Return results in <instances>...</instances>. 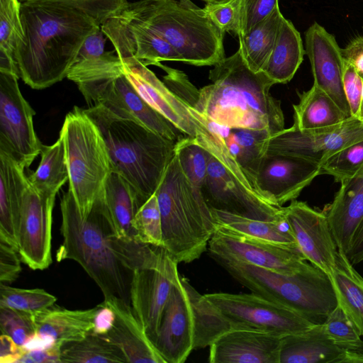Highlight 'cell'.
I'll use <instances>...</instances> for the list:
<instances>
[{
	"label": "cell",
	"instance_id": "obj_1",
	"mask_svg": "<svg viewBox=\"0 0 363 363\" xmlns=\"http://www.w3.org/2000/svg\"><path fill=\"white\" fill-rule=\"evenodd\" d=\"M163 82L184 104L224 128L266 130L272 135L284 129L280 101L270 94L276 82L264 72H255L238 50L210 70L211 83L197 89L182 71L167 67Z\"/></svg>",
	"mask_w": 363,
	"mask_h": 363
},
{
	"label": "cell",
	"instance_id": "obj_2",
	"mask_svg": "<svg viewBox=\"0 0 363 363\" xmlns=\"http://www.w3.org/2000/svg\"><path fill=\"white\" fill-rule=\"evenodd\" d=\"M21 18L24 38L15 60L19 76L34 89L67 77L86 38L101 28L89 15L53 2H21Z\"/></svg>",
	"mask_w": 363,
	"mask_h": 363
},
{
	"label": "cell",
	"instance_id": "obj_3",
	"mask_svg": "<svg viewBox=\"0 0 363 363\" xmlns=\"http://www.w3.org/2000/svg\"><path fill=\"white\" fill-rule=\"evenodd\" d=\"M60 209L63 242L56 253L57 260L72 259L79 263L99 286L104 300L118 298L130 305L133 272L115 250L118 234L104 191L86 217L82 216L69 189L61 199Z\"/></svg>",
	"mask_w": 363,
	"mask_h": 363
},
{
	"label": "cell",
	"instance_id": "obj_4",
	"mask_svg": "<svg viewBox=\"0 0 363 363\" xmlns=\"http://www.w3.org/2000/svg\"><path fill=\"white\" fill-rule=\"evenodd\" d=\"M187 1L139 0L127 2L114 17L149 29L164 38L184 63L214 66L225 57L223 33L203 9Z\"/></svg>",
	"mask_w": 363,
	"mask_h": 363
},
{
	"label": "cell",
	"instance_id": "obj_5",
	"mask_svg": "<svg viewBox=\"0 0 363 363\" xmlns=\"http://www.w3.org/2000/svg\"><path fill=\"white\" fill-rule=\"evenodd\" d=\"M84 111L104 138L112 171L120 174L147 200L155 193L175 154L176 143L135 120L117 116L101 105Z\"/></svg>",
	"mask_w": 363,
	"mask_h": 363
},
{
	"label": "cell",
	"instance_id": "obj_6",
	"mask_svg": "<svg viewBox=\"0 0 363 363\" xmlns=\"http://www.w3.org/2000/svg\"><path fill=\"white\" fill-rule=\"evenodd\" d=\"M155 194L160 210L163 247L177 263H189L207 250L215 230L201 189L182 170L176 154Z\"/></svg>",
	"mask_w": 363,
	"mask_h": 363
},
{
	"label": "cell",
	"instance_id": "obj_7",
	"mask_svg": "<svg viewBox=\"0 0 363 363\" xmlns=\"http://www.w3.org/2000/svg\"><path fill=\"white\" fill-rule=\"evenodd\" d=\"M217 262L240 284L258 294L322 324L337 306L330 276L312 264L294 274H285L246 263Z\"/></svg>",
	"mask_w": 363,
	"mask_h": 363
},
{
	"label": "cell",
	"instance_id": "obj_8",
	"mask_svg": "<svg viewBox=\"0 0 363 363\" xmlns=\"http://www.w3.org/2000/svg\"><path fill=\"white\" fill-rule=\"evenodd\" d=\"M60 136L65 148L69 189L86 217L112 172L108 148L98 127L77 106L67 114Z\"/></svg>",
	"mask_w": 363,
	"mask_h": 363
},
{
	"label": "cell",
	"instance_id": "obj_9",
	"mask_svg": "<svg viewBox=\"0 0 363 363\" xmlns=\"http://www.w3.org/2000/svg\"><path fill=\"white\" fill-rule=\"evenodd\" d=\"M204 295L238 328L259 330L284 337L316 325L293 309L252 292Z\"/></svg>",
	"mask_w": 363,
	"mask_h": 363
},
{
	"label": "cell",
	"instance_id": "obj_10",
	"mask_svg": "<svg viewBox=\"0 0 363 363\" xmlns=\"http://www.w3.org/2000/svg\"><path fill=\"white\" fill-rule=\"evenodd\" d=\"M18 77L0 70V152L25 169L40 154L43 144L34 130L35 112L20 91Z\"/></svg>",
	"mask_w": 363,
	"mask_h": 363
},
{
	"label": "cell",
	"instance_id": "obj_11",
	"mask_svg": "<svg viewBox=\"0 0 363 363\" xmlns=\"http://www.w3.org/2000/svg\"><path fill=\"white\" fill-rule=\"evenodd\" d=\"M201 191L211 210L262 220L285 219L283 206L265 201L211 153Z\"/></svg>",
	"mask_w": 363,
	"mask_h": 363
},
{
	"label": "cell",
	"instance_id": "obj_12",
	"mask_svg": "<svg viewBox=\"0 0 363 363\" xmlns=\"http://www.w3.org/2000/svg\"><path fill=\"white\" fill-rule=\"evenodd\" d=\"M208 250L216 262L246 263L285 274L299 272L311 264L299 248L245 237L218 227H215Z\"/></svg>",
	"mask_w": 363,
	"mask_h": 363
},
{
	"label": "cell",
	"instance_id": "obj_13",
	"mask_svg": "<svg viewBox=\"0 0 363 363\" xmlns=\"http://www.w3.org/2000/svg\"><path fill=\"white\" fill-rule=\"evenodd\" d=\"M177 264L162 247L153 263L133 272L130 305L152 342L171 292L180 280Z\"/></svg>",
	"mask_w": 363,
	"mask_h": 363
},
{
	"label": "cell",
	"instance_id": "obj_14",
	"mask_svg": "<svg viewBox=\"0 0 363 363\" xmlns=\"http://www.w3.org/2000/svg\"><path fill=\"white\" fill-rule=\"evenodd\" d=\"M78 88L89 107L101 105L174 143L185 135L145 101L124 73L104 82L79 85Z\"/></svg>",
	"mask_w": 363,
	"mask_h": 363
},
{
	"label": "cell",
	"instance_id": "obj_15",
	"mask_svg": "<svg viewBox=\"0 0 363 363\" xmlns=\"http://www.w3.org/2000/svg\"><path fill=\"white\" fill-rule=\"evenodd\" d=\"M320 165L297 155L266 150L252 182L255 191L265 201L282 207L296 199L320 175Z\"/></svg>",
	"mask_w": 363,
	"mask_h": 363
},
{
	"label": "cell",
	"instance_id": "obj_16",
	"mask_svg": "<svg viewBox=\"0 0 363 363\" xmlns=\"http://www.w3.org/2000/svg\"><path fill=\"white\" fill-rule=\"evenodd\" d=\"M362 140L363 121L350 117L323 128H284L267 140L266 150L297 155L321 165L340 150Z\"/></svg>",
	"mask_w": 363,
	"mask_h": 363
},
{
	"label": "cell",
	"instance_id": "obj_17",
	"mask_svg": "<svg viewBox=\"0 0 363 363\" xmlns=\"http://www.w3.org/2000/svg\"><path fill=\"white\" fill-rule=\"evenodd\" d=\"M55 196L37 191L29 183L23 197L18 228V255L33 270H43L52 263Z\"/></svg>",
	"mask_w": 363,
	"mask_h": 363
},
{
	"label": "cell",
	"instance_id": "obj_18",
	"mask_svg": "<svg viewBox=\"0 0 363 363\" xmlns=\"http://www.w3.org/2000/svg\"><path fill=\"white\" fill-rule=\"evenodd\" d=\"M282 210L306 259L330 276L339 250L325 212L296 199L289 206L282 207Z\"/></svg>",
	"mask_w": 363,
	"mask_h": 363
},
{
	"label": "cell",
	"instance_id": "obj_19",
	"mask_svg": "<svg viewBox=\"0 0 363 363\" xmlns=\"http://www.w3.org/2000/svg\"><path fill=\"white\" fill-rule=\"evenodd\" d=\"M121 60L124 75L145 101L184 135L196 138V124L188 106L135 57Z\"/></svg>",
	"mask_w": 363,
	"mask_h": 363
},
{
	"label": "cell",
	"instance_id": "obj_20",
	"mask_svg": "<svg viewBox=\"0 0 363 363\" xmlns=\"http://www.w3.org/2000/svg\"><path fill=\"white\" fill-rule=\"evenodd\" d=\"M152 344L165 363H183L194 350L192 311L181 277L163 311Z\"/></svg>",
	"mask_w": 363,
	"mask_h": 363
},
{
	"label": "cell",
	"instance_id": "obj_21",
	"mask_svg": "<svg viewBox=\"0 0 363 363\" xmlns=\"http://www.w3.org/2000/svg\"><path fill=\"white\" fill-rule=\"evenodd\" d=\"M305 40L313 84L326 92L346 116L351 117L343 90L345 60L335 37L314 23L305 33Z\"/></svg>",
	"mask_w": 363,
	"mask_h": 363
},
{
	"label": "cell",
	"instance_id": "obj_22",
	"mask_svg": "<svg viewBox=\"0 0 363 363\" xmlns=\"http://www.w3.org/2000/svg\"><path fill=\"white\" fill-rule=\"evenodd\" d=\"M281 336L252 328L234 329L209 346L211 363H280Z\"/></svg>",
	"mask_w": 363,
	"mask_h": 363
},
{
	"label": "cell",
	"instance_id": "obj_23",
	"mask_svg": "<svg viewBox=\"0 0 363 363\" xmlns=\"http://www.w3.org/2000/svg\"><path fill=\"white\" fill-rule=\"evenodd\" d=\"M101 29L121 58L133 55L145 66H156L162 61L183 62L164 38L145 28L126 23L112 16Z\"/></svg>",
	"mask_w": 363,
	"mask_h": 363
},
{
	"label": "cell",
	"instance_id": "obj_24",
	"mask_svg": "<svg viewBox=\"0 0 363 363\" xmlns=\"http://www.w3.org/2000/svg\"><path fill=\"white\" fill-rule=\"evenodd\" d=\"M104 301L115 311L116 320L110 331L101 336L116 346L127 362L165 363L131 306L118 298Z\"/></svg>",
	"mask_w": 363,
	"mask_h": 363
},
{
	"label": "cell",
	"instance_id": "obj_25",
	"mask_svg": "<svg viewBox=\"0 0 363 363\" xmlns=\"http://www.w3.org/2000/svg\"><path fill=\"white\" fill-rule=\"evenodd\" d=\"M338 250L346 255L363 218V165L340 187L325 211Z\"/></svg>",
	"mask_w": 363,
	"mask_h": 363
},
{
	"label": "cell",
	"instance_id": "obj_26",
	"mask_svg": "<svg viewBox=\"0 0 363 363\" xmlns=\"http://www.w3.org/2000/svg\"><path fill=\"white\" fill-rule=\"evenodd\" d=\"M28 184L24 169L6 154L0 152V241L18 251L20 212Z\"/></svg>",
	"mask_w": 363,
	"mask_h": 363
},
{
	"label": "cell",
	"instance_id": "obj_27",
	"mask_svg": "<svg viewBox=\"0 0 363 363\" xmlns=\"http://www.w3.org/2000/svg\"><path fill=\"white\" fill-rule=\"evenodd\" d=\"M345 352L326 335L322 324H316L282 337L280 363H344Z\"/></svg>",
	"mask_w": 363,
	"mask_h": 363
},
{
	"label": "cell",
	"instance_id": "obj_28",
	"mask_svg": "<svg viewBox=\"0 0 363 363\" xmlns=\"http://www.w3.org/2000/svg\"><path fill=\"white\" fill-rule=\"evenodd\" d=\"M97 308L69 310L53 304L33 314L36 333L61 345L81 340L92 333Z\"/></svg>",
	"mask_w": 363,
	"mask_h": 363
},
{
	"label": "cell",
	"instance_id": "obj_29",
	"mask_svg": "<svg viewBox=\"0 0 363 363\" xmlns=\"http://www.w3.org/2000/svg\"><path fill=\"white\" fill-rule=\"evenodd\" d=\"M104 191L118 235L138 240L133 220L138 210L146 200L125 178L114 171L108 175Z\"/></svg>",
	"mask_w": 363,
	"mask_h": 363
},
{
	"label": "cell",
	"instance_id": "obj_30",
	"mask_svg": "<svg viewBox=\"0 0 363 363\" xmlns=\"http://www.w3.org/2000/svg\"><path fill=\"white\" fill-rule=\"evenodd\" d=\"M305 52L299 32L284 18L273 50L262 71L276 84H286L302 63Z\"/></svg>",
	"mask_w": 363,
	"mask_h": 363
},
{
	"label": "cell",
	"instance_id": "obj_31",
	"mask_svg": "<svg viewBox=\"0 0 363 363\" xmlns=\"http://www.w3.org/2000/svg\"><path fill=\"white\" fill-rule=\"evenodd\" d=\"M181 281L188 294L194 320V350L209 347L223 335L239 329L205 295L199 294L184 277Z\"/></svg>",
	"mask_w": 363,
	"mask_h": 363
},
{
	"label": "cell",
	"instance_id": "obj_32",
	"mask_svg": "<svg viewBox=\"0 0 363 363\" xmlns=\"http://www.w3.org/2000/svg\"><path fill=\"white\" fill-rule=\"evenodd\" d=\"M211 212L215 227L245 237L299 248L286 218L283 220L270 221L245 218L217 210H211Z\"/></svg>",
	"mask_w": 363,
	"mask_h": 363
},
{
	"label": "cell",
	"instance_id": "obj_33",
	"mask_svg": "<svg viewBox=\"0 0 363 363\" xmlns=\"http://www.w3.org/2000/svg\"><path fill=\"white\" fill-rule=\"evenodd\" d=\"M330 278L337 305L363 336V277L355 270L347 256L339 252Z\"/></svg>",
	"mask_w": 363,
	"mask_h": 363
},
{
	"label": "cell",
	"instance_id": "obj_34",
	"mask_svg": "<svg viewBox=\"0 0 363 363\" xmlns=\"http://www.w3.org/2000/svg\"><path fill=\"white\" fill-rule=\"evenodd\" d=\"M299 101L294 105L293 126L300 130L336 125L348 118L333 99L318 86L297 92Z\"/></svg>",
	"mask_w": 363,
	"mask_h": 363
},
{
	"label": "cell",
	"instance_id": "obj_35",
	"mask_svg": "<svg viewBox=\"0 0 363 363\" xmlns=\"http://www.w3.org/2000/svg\"><path fill=\"white\" fill-rule=\"evenodd\" d=\"M284 18L277 7L246 33L238 35V50L246 65L253 72L262 71L273 50Z\"/></svg>",
	"mask_w": 363,
	"mask_h": 363
},
{
	"label": "cell",
	"instance_id": "obj_36",
	"mask_svg": "<svg viewBox=\"0 0 363 363\" xmlns=\"http://www.w3.org/2000/svg\"><path fill=\"white\" fill-rule=\"evenodd\" d=\"M270 136L266 130L245 128H228L224 136L230 153L252 186L259 161L266 152V141Z\"/></svg>",
	"mask_w": 363,
	"mask_h": 363
},
{
	"label": "cell",
	"instance_id": "obj_37",
	"mask_svg": "<svg viewBox=\"0 0 363 363\" xmlns=\"http://www.w3.org/2000/svg\"><path fill=\"white\" fill-rule=\"evenodd\" d=\"M41 160L38 168L28 179L38 192L57 195L60 188L69 181V171L65 148L61 136L51 145H43Z\"/></svg>",
	"mask_w": 363,
	"mask_h": 363
},
{
	"label": "cell",
	"instance_id": "obj_38",
	"mask_svg": "<svg viewBox=\"0 0 363 363\" xmlns=\"http://www.w3.org/2000/svg\"><path fill=\"white\" fill-rule=\"evenodd\" d=\"M61 362H127L122 352L104 337L91 333L84 339L62 345Z\"/></svg>",
	"mask_w": 363,
	"mask_h": 363
},
{
	"label": "cell",
	"instance_id": "obj_39",
	"mask_svg": "<svg viewBox=\"0 0 363 363\" xmlns=\"http://www.w3.org/2000/svg\"><path fill=\"white\" fill-rule=\"evenodd\" d=\"M123 73L122 61L114 50L99 57L76 61L67 78L79 86L104 82Z\"/></svg>",
	"mask_w": 363,
	"mask_h": 363
},
{
	"label": "cell",
	"instance_id": "obj_40",
	"mask_svg": "<svg viewBox=\"0 0 363 363\" xmlns=\"http://www.w3.org/2000/svg\"><path fill=\"white\" fill-rule=\"evenodd\" d=\"M175 154L186 176L201 189L207 174L209 152L196 138L184 135L176 143Z\"/></svg>",
	"mask_w": 363,
	"mask_h": 363
},
{
	"label": "cell",
	"instance_id": "obj_41",
	"mask_svg": "<svg viewBox=\"0 0 363 363\" xmlns=\"http://www.w3.org/2000/svg\"><path fill=\"white\" fill-rule=\"evenodd\" d=\"M56 301V297L42 289H24L0 283V308L35 314Z\"/></svg>",
	"mask_w": 363,
	"mask_h": 363
},
{
	"label": "cell",
	"instance_id": "obj_42",
	"mask_svg": "<svg viewBox=\"0 0 363 363\" xmlns=\"http://www.w3.org/2000/svg\"><path fill=\"white\" fill-rule=\"evenodd\" d=\"M21 5L20 0H0V53L15 62L16 50L24 38Z\"/></svg>",
	"mask_w": 363,
	"mask_h": 363
},
{
	"label": "cell",
	"instance_id": "obj_43",
	"mask_svg": "<svg viewBox=\"0 0 363 363\" xmlns=\"http://www.w3.org/2000/svg\"><path fill=\"white\" fill-rule=\"evenodd\" d=\"M133 226L138 241L163 247L162 225L156 195H152L138 210Z\"/></svg>",
	"mask_w": 363,
	"mask_h": 363
},
{
	"label": "cell",
	"instance_id": "obj_44",
	"mask_svg": "<svg viewBox=\"0 0 363 363\" xmlns=\"http://www.w3.org/2000/svg\"><path fill=\"white\" fill-rule=\"evenodd\" d=\"M363 165V140L350 145L320 165V174H328L337 182L350 178Z\"/></svg>",
	"mask_w": 363,
	"mask_h": 363
},
{
	"label": "cell",
	"instance_id": "obj_45",
	"mask_svg": "<svg viewBox=\"0 0 363 363\" xmlns=\"http://www.w3.org/2000/svg\"><path fill=\"white\" fill-rule=\"evenodd\" d=\"M0 328L1 334L10 336L19 346L36 333L33 314L0 308Z\"/></svg>",
	"mask_w": 363,
	"mask_h": 363
},
{
	"label": "cell",
	"instance_id": "obj_46",
	"mask_svg": "<svg viewBox=\"0 0 363 363\" xmlns=\"http://www.w3.org/2000/svg\"><path fill=\"white\" fill-rule=\"evenodd\" d=\"M24 1H48L64 4L77 9L94 18L101 26L108 18L118 12L127 0H20Z\"/></svg>",
	"mask_w": 363,
	"mask_h": 363
},
{
	"label": "cell",
	"instance_id": "obj_47",
	"mask_svg": "<svg viewBox=\"0 0 363 363\" xmlns=\"http://www.w3.org/2000/svg\"><path fill=\"white\" fill-rule=\"evenodd\" d=\"M240 0H226L216 3H206L203 9L209 19L223 33L231 32L237 35L240 33Z\"/></svg>",
	"mask_w": 363,
	"mask_h": 363
},
{
	"label": "cell",
	"instance_id": "obj_48",
	"mask_svg": "<svg viewBox=\"0 0 363 363\" xmlns=\"http://www.w3.org/2000/svg\"><path fill=\"white\" fill-rule=\"evenodd\" d=\"M322 325L326 335L338 345L361 340L357 327L338 305Z\"/></svg>",
	"mask_w": 363,
	"mask_h": 363
},
{
	"label": "cell",
	"instance_id": "obj_49",
	"mask_svg": "<svg viewBox=\"0 0 363 363\" xmlns=\"http://www.w3.org/2000/svg\"><path fill=\"white\" fill-rule=\"evenodd\" d=\"M277 7L278 0H240L238 35L246 33Z\"/></svg>",
	"mask_w": 363,
	"mask_h": 363
},
{
	"label": "cell",
	"instance_id": "obj_50",
	"mask_svg": "<svg viewBox=\"0 0 363 363\" xmlns=\"http://www.w3.org/2000/svg\"><path fill=\"white\" fill-rule=\"evenodd\" d=\"M342 84L351 117L357 118L362 91L363 79L354 67L345 60Z\"/></svg>",
	"mask_w": 363,
	"mask_h": 363
},
{
	"label": "cell",
	"instance_id": "obj_51",
	"mask_svg": "<svg viewBox=\"0 0 363 363\" xmlns=\"http://www.w3.org/2000/svg\"><path fill=\"white\" fill-rule=\"evenodd\" d=\"M18 251L7 243L0 241V281L7 284L15 281L21 271Z\"/></svg>",
	"mask_w": 363,
	"mask_h": 363
},
{
	"label": "cell",
	"instance_id": "obj_52",
	"mask_svg": "<svg viewBox=\"0 0 363 363\" xmlns=\"http://www.w3.org/2000/svg\"><path fill=\"white\" fill-rule=\"evenodd\" d=\"M106 39L101 28L89 35L84 42L75 62L102 55L105 52Z\"/></svg>",
	"mask_w": 363,
	"mask_h": 363
},
{
	"label": "cell",
	"instance_id": "obj_53",
	"mask_svg": "<svg viewBox=\"0 0 363 363\" xmlns=\"http://www.w3.org/2000/svg\"><path fill=\"white\" fill-rule=\"evenodd\" d=\"M62 347L55 344L43 350L26 351L17 363H62Z\"/></svg>",
	"mask_w": 363,
	"mask_h": 363
},
{
	"label": "cell",
	"instance_id": "obj_54",
	"mask_svg": "<svg viewBox=\"0 0 363 363\" xmlns=\"http://www.w3.org/2000/svg\"><path fill=\"white\" fill-rule=\"evenodd\" d=\"M341 51L344 60L351 64L363 79V34L352 39Z\"/></svg>",
	"mask_w": 363,
	"mask_h": 363
},
{
	"label": "cell",
	"instance_id": "obj_55",
	"mask_svg": "<svg viewBox=\"0 0 363 363\" xmlns=\"http://www.w3.org/2000/svg\"><path fill=\"white\" fill-rule=\"evenodd\" d=\"M97 306L92 333L99 335H104L113 328L116 320V313L113 308L104 301Z\"/></svg>",
	"mask_w": 363,
	"mask_h": 363
},
{
	"label": "cell",
	"instance_id": "obj_56",
	"mask_svg": "<svg viewBox=\"0 0 363 363\" xmlns=\"http://www.w3.org/2000/svg\"><path fill=\"white\" fill-rule=\"evenodd\" d=\"M26 352L17 345L9 335L1 334L0 337V362L17 363Z\"/></svg>",
	"mask_w": 363,
	"mask_h": 363
},
{
	"label": "cell",
	"instance_id": "obj_57",
	"mask_svg": "<svg viewBox=\"0 0 363 363\" xmlns=\"http://www.w3.org/2000/svg\"><path fill=\"white\" fill-rule=\"evenodd\" d=\"M345 255L352 265L363 262V218L354 233L349 251Z\"/></svg>",
	"mask_w": 363,
	"mask_h": 363
},
{
	"label": "cell",
	"instance_id": "obj_58",
	"mask_svg": "<svg viewBox=\"0 0 363 363\" xmlns=\"http://www.w3.org/2000/svg\"><path fill=\"white\" fill-rule=\"evenodd\" d=\"M345 349L344 363H363V340L340 345Z\"/></svg>",
	"mask_w": 363,
	"mask_h": 363
},
{
	"label": "cell",
	"instance_id": "obj_59",
	"mask_svg": "<svg viewBox=\"0 0 363 363\" xmlns=\"http://www.w3.org/2000/svg\"><path fill=\"white\" fill-rule=\"evenodd\" d=\"M357 118L361 121H363V86Z\"/></svg>",
	"mask_w": 363,
	"mask_h": 363
},
{
	"label": "cell",
	"instance_id": "obj_60",
	"mask_svg": "<svg viewBox=\"0 0 363 363\" xmlns=\"http://www.w3.org/2000/svg\"><path fill=\"white\" fill-rule=\"evenodd\" d=\"M201 1H203L206 3H216V2H219V1H226V0H201Z\"/></svg>",
	"mask_w": 363,
	"mask_h": 363
}]
</instances>
